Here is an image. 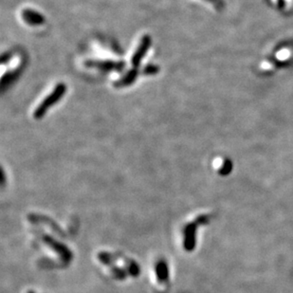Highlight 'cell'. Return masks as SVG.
I'll use <instances>...</instances> for the list:
<instances>
[{
    "label": "cell",
    "instance_id": "1",
    "mask_svg": "<svg viewBox=\"0 0 293 293\" xmlns=\"http://www.w3.org/2000/svg\"><path fill=\"white\" fill-rule=\"evenodd\" d=\"M116 255L104 253L98 254V260L101 264H104L106 273L110 274L115 279L122 278L124 279L127 276H137L139 274V268L134 261L128 259L125 256H118Z\"/></svg>",
    "mask_w": 293,
    "mask_h": 293
},
{
    "label": "cell",
    "instance_id": "8",
    "mask_svg": "<svg viewBox=\"0 0 293 293\" xmlns=\"http://www.w3.org/2000/svg\"><path fill=\"white\" fill-rule=\"evenodd\" d=\"M161 71L159 65H154V64H148L145 65L143 70V74L147 75V76H151V75H156Z\"/></svg>",
    "mask_w": 293,
    "mask_h": 293
},
{
    "label": "cell",
    "instance_id": "7",
    "mask_svg": "<svg viewBox=\"0 0 293 293\" xmlns=\"http://www.w3.org/2000/svg\"><path fill=\"white\" fill-rule=\"evenodd\" d=\"M139 74H140L139 67H133L129 72H126V74L124 75L122 78L115 81L113 83V85L116 88H123V87H126V86L133 85L135 83V81L137 80Z\"/></svg>",
    "mask_w": 293,
    "mask_h": 293
},
{
    "label": "cell",
    "instance_id": "6",
    "mask_svg": "<svg viewBox=\"0 0 293 293\" xmlns=\"http://www.w3.org/2000/svg\"><path fill=\"white\" fill-rule=\"evenodd\" d=\"M22 18L28 25L31 26H40L45 23V17L41 13L31 9H26L22 12Z\"/></svg>",
    "mask_w": 293,
    "mask_h": 293
},
{
    "label": "cell",
    "instance_id": "4",
    "mask_svg": "<svg viewBox=\"0 0 293 293\" xmlns=\"http://www.w3.org/2000/svg\"><path fill=\"white\" fill-rule=\"evenodd\" d=\"M84 65L88 69H97L103 72H123L125 67V63L123 61H112V60H95L88 59L85 61Z\"/></svg>",
    "mask_w": 293,
    "mask_h": 293
},
{
    "label": "cell",
    "instance_id": "2",
    "mask_svg": "<svg viewBox=\"0 0 293 293\" xmlns=\"http://www.w3.org/2000/svg\"><path fill=\"white\" fill-rule=\"evenodd\" d=\"M66 92V85L63 83H60L55 86L53 92L45 98L42 103L36 107L33 113V117L36 120H39L41 118L44 117L46 115L47 111L49 110L52 105L57 104L59 101L63 98Z\"/></svg>",
    "mask_w": 293,
    "mask_h": 293
},
{
    "label": "cell",
    "instance_id": "3",
    "mask_svg": "<svg viewBox=\"0 0 293 293\" xmlns=\"http://www.w3.org/2000/svg\"><path fill=\"white\" fill-rule=\"evenodd\" d=\"M151 279L156 288H166L169 284V267L163 258H159L153 264L151 269Z\"/></svg>",
    "mask_w": 293,
    "mask_h": 293
},
{
    "label": "cell",
    "instance_id": "5",
    "mask_svg": "<svg viewBox=\"0 0 293 293\" xmlns=\"http://www.w3.org/2000/svg\"><path fill=\"white\" fill-rule=\"evenodd\" d=\"M152 40L149 35H144L143 38L140 42V45L138 47L136 52H134L132 58H131V64L134 67H139L144 56L146 55V53L149 50L150 46H151Z\"/></svg>",
    "mask_w": 293,
    "mask_h": 293
}]
</instances>
